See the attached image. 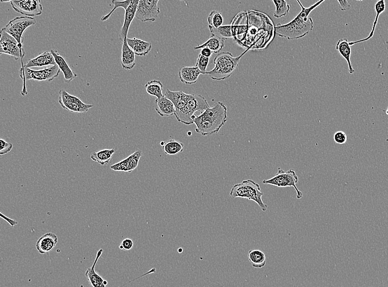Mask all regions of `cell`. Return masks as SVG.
I'll return each instance as SVG.
<instances>
[{"label": "cell", "instance_id": "8fae6325", "mask_svg": "<svg viewBox=\"0 0 388 287\" xmlns=\"http://www.w3.org/2000/svg\"><path fill=\"white\" fill-rule=\"evenodd\" d=\"M158 0H139L136 17L142 22H154L160 14Z\"/></svg>", "mask_w": 388, "mask_h": 287}, {"label": "cell", "instance_id": "2e32d148", "mask_svg": "<svg viewBox=\"0 0 388 287\" xmlns=\"http://www.w3.org/2000/svg\"><path fill=\"white\" fill-rule=\"evenodd\" d=\"M58 238L56 234L48 233L39 238L35 247L40 254L50 252L58 243Z\"/></svg>", "mask_w": 388, "mask_h": 287}, {"label": "cell", "instance_id": "8d00e7d4", "mask_svg": "<svg viewBox=\"0 0 388 287\" xmlns=\"http://www.w3.org/2000/svg\"><path fill=\"white\" fill-rule=\"evenodd\" d=\"M337 1L339 4V7H340L341 11H346L351 9V4L348 1H346V0H342V1L338 0Z\"/></svg>", "mask_w": 388, "mask_h": 287}, {"label": "cell", "instance_id": "60d3db41", "mask_svg": "<svg viewBox=\"0 0 388 287\" xmlns=\"http://www.w3.org/2000/svg\"><path fill=\"white\" fill-rule=\"evenodd\" d=\"M386 113L387 115H388V107L387 108V110L386 111Z\"/></svg>", "mask_w": 388, "mask_h": 287}, {"label": "cell", "instance_id": "ab89813d", "mask_svg": "<svg viewBox=\"0 0 388 287\" xmlns=\"http://www.w3.org/2000/svg\"><path fill=\"white\" fill-rule=\"evenodd\" d=\"M183 249L182 248H179V249L178 250V252L179 253H183Z\"/></svg>", "mask_w": 388, "mask_h": 287}, {"label": "cell", "instance_id": "d6986e66", "mask_svg": "<svg viewBox=\"0 0 388 287\" xmlns=\"http://www.w3.org/2000/svg\"><path fill=\"white\" fill-rule=\"evenodd\" d=\"M126 37L122 42L121 64L125 70H132L136 66L135 54L128 45Z\"/></svg>", "mask_w": 388, "mask_h": 287}, {"label": "cell", "instance_id": "f1b7e54d", "mask_svg": "<svg viewBox=\"0 0 388 287\" xmlns=\"http://www.w3.org/2000/svg\"><path fill=\"white\" fill-rule=\"evenodd\" d=\"M145 88L148 94L156 97L157 99L162 98L163 85L160 81L153 80L146 84Z\"/></svg>", "mask_w": 388, "mask_h": 287}, {"label": "cell", "instance_id": "3957f363", "mask_svg": "<svg viewBox=\"0 0 388 287\" xmlns=\"http://www.w3.org/2000/svg\"><path fill=\"white\" fill-rule=\"evenodd\" d=\"M228 119L227 108L222 102H216L214 106L204 111L194 120L195 131L203 136L218 133Z\"/></svg>", "mask_w": 388, "mask_h": 287}, {"label": "cell", "instance_id": "f546056e", "mask_svg": "<svg viewBox=\"0 0 388 287\" xmlns=\"http://www.w3.org/2000/svg\"><path fill=\"white\" fill-rule=\"evenodd\" d=\"M273 2L275 5V11L273 16L277 18L287 16L290 10V6L287 1L284 0H273Z\"/></svg>", "mask_w": 388, "mask_h": 287}, {"label": "cell", "instance_id": "f35d334b", "mask_svg": "<svg viewBox=\"0 0 388 287\" xmlns=\"http://www.w3.org/2000/svg\"><path fill=\"white\" fill-rule=\"evenodd\" d=\"M1 217L8 222V223H9L11 226H12V227H14V226L18 224V222L17 221L10 219V218H8L5 215H3L2 213H1Z\"/></svg>", "mask_w": 388, "mask_h": 287}, {"label": "cell", "instance_id": "ffe728a7", "mask_svg": "<svg viewBox=\"0 0 388 287\" xmlns=\"http://www.w3.org/2000/svg\"><path fill=\"white\" fill-rule=\"evenodd\" d=\"M154 106L155 110L161 117H169L175 114L174 104L165 95L155 100Z\"/></svg>", "mask_w": 388, "mask_h": 287}, {"label": "cell", "instance_id": "5b68a950", "mask_svg": "<svg viewBox=\"0 0 388 287\" xmlns=\"http://www.w3.org/2000/svg\"><path fill=\"white\" fill-rule=\"evenodd\" d=\"M263 195L259 185L250 179L244 180L242 183L234 185L230 192V196L234 199L242 198L254 201L263 212H266L268 205L262 200Z\"/></svg>", "mask_w": 388, "mask_h": 287}, {"label": "cell", "instance_id": "44dd1931", "mask_svg": "<svg viewBox=\"0 0 388 287\" xmlns=\"http://www.w3.org/2000/svg\"><path fill=\"white\" fill-rule=\"evenodd\" d=\"M202 74L197 67H183L179 70V78L181 82L186 84L197 82L200 75Z\"/></svg>", "mask_w": 388, "mask_h": 287}, {"label": "cell", "instance_id": "b9f144b4", "mask_svg": "<svg viewBox=\"0 0 388 287\" xmlns=\"http://www.w3.org/2000/svg\"><path fill=\"white\" fill-rule=\"evenodd\" d=\"M80 287H84V286L83 285H81V286H80Z\"/></svg>", "mask_w": 388, "mask_h": 287}, {"label": "cell", "instance_id": "e575fe53", "mask_svg": "<svg viewBox=\"0 0 388 287\" xmlns=\"http://www.w3.org/2000/svg\"><path fill=\"white\" fill-rule=\"evenodd\" d=\"M13 145L7 143L2 139H0V155H5L10 152L13 148Z\"/></svg>", "mask_w": 388, "mask_h": 287}, {"label": "cell", "instance_id": "9a60e30c", "mask_svg": "<svg viewBox=\"0 0 388 287\" xmlns=\"http://www.w3.org/2000/svg\"><path fill=\"white\" fill-rule=\"evenodd\" d=\"M103 250L102 249L98 251L95 261L91 268H88L85 272V277L89 284L92 287H106L108 285V282L103 280V278L100 276L96 272L95 267L99 261L100 257L103 253Z\"/></svg>", "mask_w": 388, "mask_h": 287}, {"label": "cell", "instance_id": "5bb4252c", "mask_svg": "<svg viewBox=\"0 0 388 287\" xmlns=\"http://www.w3.org/2000/svg\"><path fill=\"white\" fill-rule=\"evenodd\" d=\"M139 0H131L130 5L125 11V18L119 33V39L123 42L125 38L128 37L129 30L135 17H136Z\"/></svg>", "mask_w": 388, "mask_h": 287}, {"label": "cell", "instance_id": "6da1fadb", "mask_svg": "<svg viewBox=\"0 0 388 287\" xmlns=\"http://www.w3.org/2000/svg\"><path fill=\"white\" fill-rule=\"evenodd\" d=\"M165 96L174 104L175 118L179 122L186 125L194 123L197 116L196 112L204 111L210 107L206 99L202 95L187 94L182 91H171L167 89Z\"/></svg>", "mask_w": 388, "mask_h": 287}, {"label": "cell", "instance_id": "e0dca14e", "mask_svg": "<svg viewBox=\"0 0 388 287\" xmlns=\"http://www.w3.org/2000/svg\"><path fill=\"white\" fill-rule=\"evenodd\" d=\"M56 63L54 56L52 55L51 52L45 51L43 53L40 54L36 57L31 59L26 64L22 66L23 67L25 68H34V67H43L47 66H55Z\"/></svg>", "mask_w": 388, "mask_h": 287}, {"label": "cell", "instance_id": "4fadbf2b", "mask_svg": "<svg viewBox=\"0 0 388 287\" xmlns=\"http://www.w3.org/2000/svg\"><path fill=\"white\" fill-rule=\"evenodd\" d=\"M142 156V152L137 151L127 158L110 167L113 170L117 172H132L138 167Z\"/></svg>", "mask_w": 388, "mask_h": 287}, {"label": "cell", "instance_id": "cb8c5ba5", "mask_svg": "<svg viewBox=\"0 0 388 287\" xmlns=\"http://www.w3.org/2000/svg\"><path fill=\"white\" fill-rule=\"evenodd\" d=\"M386 3L385 0H380V1H377V3L375 4V13H376V15H375V18L373 22L372 29H371L370 34L369 35L368 37L365 39L358 40H357V41L350 42V45L351 46H353L354 45V44H356L357 43L368 41V40L373 38L380 16H381V14L386 11Z\"/></svg>", "mask_w": 388, "mask_h": 287}, {"label": "cell", "instance_id": "ba28073f", "mask_svg": "<svg viewBox=\"0 0 388 287\" xmlns=\"http://www.w3.org/2000/svg\"><path fill=\"white\" fill-rule=\"evenodd\" d=\"M36 23V21L34 18L20 16L12 19L3 29L17 40L19 44L23 45L24 32L27 28L35 25Z\"/></svg>", "mask_w": 388, "mask_h": 287}, {"label": "cell", "instance_id": "74e56055", "mask_svg": "<svg viewBox=\"0 0 388 287\" xmlns=\"http://www.w3.org/2000/svg\"><path fill=\"white\" fill-rule=\"evenodd\" d=\"M201 54L202 55L205 56L206 58H211L213 52H212L209 48H204L202 50Z\"/></svg>", "mask_w": 388, "mask_h": 287}, {"label": "cell", "instance_id": "d590c367", "mask_svg": "<svg viewBox=\"0 0 388 287\" xmlns=\"http://www.w3.org/2000/svg\"><path fill=\"white\" fill-rule=\"evenodd\" d=\"M134 246V242L130 238H125L122 241L121 245L119 246L120 250L125 251H129L132 249Z\"/></svg>", "mask_w": 388, "mask_h": 287}, {"label": "cell", "instance_id": "277c9868", "mask_svg": "<svg viewBox=\"0 0 388 287\" xmlns=\"http://www.w3.org/2000/svg\"><path fill=\"white\" fill-rule=\"evenodd\" d=\"M249 50H247L238 57H234L230 52L219 53L214 60V68L207 71L205 75L213 80L222 81L229 78L238 67L241 58Z\"/></svg>", "mask_w": 388, "mask_h": 287}, {"label": "cell", "instance_id": "52a82bcc", "mask_svg": "<svg viewBox=\"0 0 388 287\" xmlns=\"http://www.w3.org/2000/svg\"><path fill=\"white\" fill-rule=\"evenodd\" d=\"M299 182V177L293 169H289L285 172L284 169L279 168L277 174L271 179L264 180L263 183L266 185H272L278 187H292L295 189L297 193V199L300 200L303 197V193L301 192L296 186Z\"/></svg>", "mask_w": 388, "mask_h": 287}, {"label": "cell", "instance_id": "4316f807", "mask_svg": "<svg viewBox=\"0 0 388 287\" xmlns=\"http://www.w3.org/2000/svg\"><path fill=\"white\" fill-rule=\"evenodd\" d=\"M115 152L116 151L114 149H104L103 151L92 153L91 159L95 162L104 166L107 165L110 162Z\"/></svg>", "mask_w": 388, "mask_h": 287}, {"label": "cell", "instance_id": "30bf717a", "mask_svg": "<svg viewBox=\"0 0 388 287\" xmlns=\"http://www.w3.org/2000/svg\"><path fill=\"white\" fill-rule=\"evenodd\" d=\"M59 102L64 110L73 113L87 112L93 107L92 104L84 103L79 98L65 90H61L59 92Z\"/></svg>", "mask_w": 388, "mask_h": 287}, {"label": "cell", "instance_id": "8992f818", "mask_svg": "<svg viewBox=\"0 0 388 287\" xmlns=\"http://www.w3.org/2000/svg\"><path fill=\"white\" fill-rule=\"evenodd\" d=\"M61 70L57 65L47 67L42 70H35L30 68L22 67L20 69V77L24 81V87L21 94L23 96L28 94L26 87V82L29 80L38 82H51L58 77Z\"/></svg>", "mask_w": 388, "mask_h": 287}, {"label": "cell", "instance_id": "484cf974", "mask_svg": "<svg viewBox=\"0 0 388 287\" xmlns=\"http://www.w3.org/2000/svg\"><path fill=\"white\" fill-rule=\"evenodd\" d=\"M248 259L253 268L261 269L267 264L265 253L259 250H252L248 253Z\"/></svg>", "mask_w": 388, "mask_h": 287}, {"label": "cell", "instance_id": "4dcf8cb0", "mask_svg": "<svg viewBox=\"0 0 388 287\" xmlns=\"http://www.w3.org/2000/svg\"><path fill=\"white\" fill-rule=\"evenodd\" d=\"M207 22L208 24H209V28H214V29L217 30L222 26L223 23V16L219 12L216 10L212 11L207 18Z\"/></svg>", "mask_w": 388, "mask_h": 287}, {"label": "cell", "instance_id": "836d02e7", "mask_svg": "<svg viewBox=\"0 0 388 287\" xmlns=\"http://www.w3.org/2000/svg\"><path fill=\"white\" fill-rule=\"evenodd\" d=\"M335 142L338 144H344L348 140L346 133L342 131H337L334 135Z\"/></svg>", "mask_w": 388, "mask_h": 287}, {"label": "cell", "instance_id": "1f68e13d", "mask_svg": "<svg viewBox=\"0 0 388 287\" xmlns=\"http://www.w3.org/2000/svg\"><path fill=\"white\" fill-rule=\"evenodd\" d=\"M131 2V0H126V1H116V0H113L112 1L113 5L114 6L113 10L110 12V13L107 14V15H105L103 16L101 18V21L102 22H104L107 21L108 19H109L110 16H111L114 12L118 8H123V9L126 11L127 10L130 3Z\"/></svg>", "mask_w": 388, "mask_h": 287}, {"label": "cell", "instance_id": "7402d4cb", "mask_svg": "<svg viewBox=\"0 0 388 287\" xmlns=\"http://www.w3.org/2000/svg\"><path fill=\"white\" fill-rule=\"evenodd\" d=\"M129 46L138 56H145L148 55L152 50V45L150 42H145L136 38L127 39Z\"/></svg>", "mask_w": 388, "mask_h": 287}, {"label": "cell", "instance_id": "7c38bea8", "mask_svg": "<svg viewBox=\"0 0 388 287\" xmlns=\"http://www.w3.org/2000/svg\"><path fill=\"white\" fill-rule=\"evenodd\" d=\"M12 9L16 13L27 17H34L42 15L43 7L40 0H22V1H11Z\"/></svg>", "mask_w": 388, "mask_h": 287}, {"label": "cell", "instance_id": "9c48e42d", "mask_svg": "<svg viewBox=\"0 0 388 287\" xmlns=\"http://www.w3.org/2000/svg\"><path fill=\"white\" fill-rule=\"evenodd\" d=\"M0 54H7L14 57L16 60H22L26 56L23 45L2 29L0 33Z\"/></svg>", "mask_w": 388, "mask_h": 287}, {"label": "cell", "instance_id": "d4e9b609", "mask_svg": "<svg viewBox=\"0 0 388 287\" xmlns=\"http://www.w3.org/2000/svg\"><path fill=\"white\" fill-rule=\"evenodd\" d=\"M224 39L217 36L211 35L205 43L194 47L195 50H202L204 48H209L214 53H219L224 46Z\"/></svg>", "mask_w": 388, "mask_h": 287}, {"label": "cell", "instance_id": "7a4b0ae2", "mask_svg": "<svg viewBox=\"0 0 388 287\" xmlns=\"http://www.w3.org/2000/svg\"><path fill=\"white\" fill-rule=\"evenodd\" d=\"M297 2L302 9L300 13L291 22L285 25L277 24L275 28L276 34L281 38L292 40L301 39L307 35L314 28L313 19L310 18L309 16L314 9L324 2L325 0L318 1L308 8L304 7L299 0Z\"/></svg>", "mask_w": 388, "mask_h": 287}, {"label": "cell", "instance_id": "83f0119b", "mask_svg": "<svg viewBox=\"0 0 388 287\" xmlns=\"http://www.w3.org/2000/svg\"><path fill=\"white\" fill-rule=\"evenodd\" d=\"M185 145L179 141L170 140L162 146L163 152L168 155H175L183 152Z\"/></svg>", "mask_w": 388, "mask_h": 287}, {"label": "cell", "instance_id": "603a6c76", "mask_svg": "<svg viewBox=\"0 0 388 287\" xmlns=\"http://www.w3.org/2000/svg\"><path fill=\"white\" fill-rule=\"evenodd\" d=\"M336 49L339 52V53H340L342 57L346 60L347 63H348L350 74H353L355 70L351 62L352 49H351V46L350 45V42L348 41V39L346 38H341L338 40L336 47Z\"/></svg>", "mask_w": 388, "mask_h": 287}, {"label": "cell", "instance_id": "ac0fdd59", "mask_svg": "<svg viewBox=\"0 0 388 287\" xmlns=\"http://www.w3.org/2000/svg\"><path fill=\"white\" fill-rule=\"evenodd\" d=\"M51 52L54 56L56 64L63 72L65 82L67 84L70 83L73 80L77 78V75L73 72L66 60L63 56L58 53V51L51 50Z\"/></svg>", "mask_w": 388, "mask_h": 287}, {"label": "cell", "instance_id": "d6a6232c", "mask_svg": "<svg viewBox=\"0 0 388 287\" xmlns=\"http://www.w3.org/2000/svg\"><path fill=\"white\" fill-rule=\"evenodd\" d=\"M210 59L209 58L205 57V56L202 55L201 54H200L198 56L195 67L199 68L202 75H205L207 72L206 70L208 66H209Z\"/></svg>", "mask_w": 388, "mask_h": 287}]
</instances>
